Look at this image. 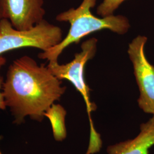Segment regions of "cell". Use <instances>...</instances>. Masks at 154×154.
I'll use <instances>...</instances> for the list:
<instances>
[{"label": "cell", "mask_w": 154, "mask_h": 154, "mask_svg": "<svg viewBox=\"0 0 154 154\" xmlns=\"http://www.w3.org/2000/svg\"><path fill=\"white\" fill-rule=\"evenodd\" d=\"M50 72L47 66L38 65L33 58L22 56L9 66L2 93L17 125L26 117L42 122L45 112L61 99L66 87Z\"/></svg>", "instance_id": "1"}, {"label": "cell", "mask_w": 154, "mask_h": 154, "mask_svg": "<svg viewBox=\"0 0 154 154\" xmlns=\"http://www.w3.org/2000/svg\"><path fill=\"white\" fill-rule=\"evenodd\" d=\"M96 4V0H83L77 8H71L56 17L60 22L70 24L69 31L65 38L54 47L38 54V58L49 62H58L63 51L72 44H78L85 37L91 33L108 29L114 33L123 35L130 28L129 20L122 15L98 18L93 15L91 9Z\"/></svg>", "instance_id": "2"}, {"label": "cell", "mask_w": 154, "mask_h": 154, "mask_svg": "<svg viewBox=\"0 0 154 154\" xmlns=\"http://www.w3.org/2000/svg\"><path fill=\"white\" fill-rule=\"evenodd\" d=\"M98 39L91 38L81 45V51L76 53L71 62L60 65L58 62H49L47 65L50 72L60 80L66 79L72 83L77 91L81 94L85 102L90 123V139L85 154H95L100 151L102 146L100 135L94 126L92 112L97 107L90 100V91L85 78V67L86 63L92 60L97 50Z\"/></svg>", "instance_id": "3"}, {"label": "cell", "mask_w": 154, "mask_h": 154, "mask_svg": "<svg viewBox=\"0 0 154 154\" xmlns=\"http://www.w3.org/2000/svg\"><path fill=\"white\" fill-rule=\"evenodd\" d=\"M61 28L43 20L30 29L14 28L5 18L0 19V56L13 50L33 48L42 51L58 44L62 40Z\"/></svg>", "instance_id": "4"}, {"label": "cell", "mask_w": 154, "mask_h": 154, "mask_svg": "<svg viewBox=\"0 0 154 154\" xmlns=\"http://www.w3.org/2000/svg\"><path fill=\"white\" fill-rule=\"evenodd\" d=\"M147 41L146 37L138 35L128 45L127 52L140 91L138 106L144 112L154 115V66L145 55Z\"/></svg>", "instance_id": "5"}, {"label": "cell", "mask_w": 154, "mask_h": 154, "mask_svg": "<svg viewBox=\"0 0 154 154\" xmlns=\"http://www.w3.org/2000/svg\"><path fill=\"white\" fill-rule=\"evenodd\" d=\"M44 0H0V19L8 20L18 30L33 28L44 20Z\"/></svg>", "instance_id": "6"}, {"label": "cell", "mask_w": 154, "mask_h": 154, "mask_svg": "<svg viewBox=\"0 0 154 154\" xmlns=\"http://www.w3.org/2000/svg\"><path fill=\"white\" fill-rule=\"evenodd\" d=\"M154 146V115L140 126V132L131 139L110 145L107 154H149Z\"/></svg>", "instance_id": "7"}, {"label": "cell", "mask_w": 154, "mask_h": 154, "mask_svg": "<svg viewBox=\"0 0 154 154\" xmlns=\"http://www.w3.org/2000/svg\"><path fill=\"white\" fill-rule=\"evenodd\" d=\"M67 111L60 104L54 103L45 113L51 123L53 135L55 141L62 142L67 137L66 116Z\"/></svg>", "instance_id": "8"}, {"label": "cell", "mask_w": 154, "mask_h": 154, "mask_svg": "<svg viewBox=\"0 0 154 154\" xmlns=\"http://www.w3.org/2000/svg\"><path fill=\"white\" fill-rule=\"evenodd\" d=\"M126 0H103L97 8V14L102 17L113 15L114 11Z\"/></svg>", "instance_id": "9"}, {"label": "cell", "mask_w": 154, "mask_h": 154, "mask_svg": "<svg viewBox=\"0 0 154 154\" xmlns=\"http://www.w3.org/2000/svg\"><path fill=\"white\" fill-rule=\"evenodd\" d=\"M5 63V60L4 58L0 57V69L2 66ZM4 83V79L0 72V110H4L6 109L5 100L2 93V86Z\"/></svg>", "instance_id": "10"}, {"label": "cell", "mask_w": 154, "mask_h": 154, "mask_svg": "<svg viewBox=\"0 0 154 154\" xmlns=\"http://www.w3.org/2000/svg\"><path fill=\"white\" fill-rule=\"evenodd\" d=\"M2 136H0V143H1V140H2ZM0 154H2V151H1V148H0Z\"/></svg>", "instance_id": "11"}]
</instances>
